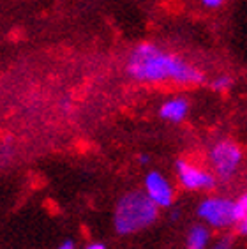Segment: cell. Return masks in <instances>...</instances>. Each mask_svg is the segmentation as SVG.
<instances>
[{"label":"cell","instance_id":"277c9868","mask_svg":"<svg viewBox=\"0 0 247 249\" xmlns=\"http://www.w3.org/2000/svg\"><path fill=\"white\" fill-rule=\"evenodd\" d=\"M198 217L212 230H226L237 225L235 200L226 196H207L198 205Z\"/></svg>","mask_w":247,"mask_h":249},{"label":"cell","instance_id":"5b68a950","mask_svg":"<svg viewBox=\"0 0 247 249\" xmlns=\"http://www.w3.org/2000/svg\"><path fill=\"white\" fill-rule=\"evenodd\" d=\"M176 180L182 189L194 193H209L214 191L217 186V177L212 170L193 163L189 159H178L175 163Z\"/></svg>","mask_w":247,"mask_h":249},{"label":"cell","instance_id":"8fae6325","mask_svg":"<svg viewBox=\"0 0 247 249\" xmlns=\"http://www.w3.org/2000/svg\"><path fill=\"white\" fill-rule=\"evenodd\" d=\"M209 249H233V242L228 237H223V239H219L215 244L210 246Z\"/></svg>","mask_w":247,"mask_h":249},{"label":"cell","instance_id":"9a60e30c","mask_svg":"<svg viewBox=\"0 0 247 249\" xmlns=\"http://www.w3.org/2000/svg\"><path fill=\"white\" fill-rule=\"evenodd\" d=\"M85 249H106V246L101 244V242H92V244L85 246Z\"/></svg>","mask_w":247,"mask_h":249},{"label":"cell","instance_id":"3957f363","mask_svg":"<svg viewBox=\"0 0 247 249\" xmlns=\"http://www.w3.org/2000/svg\"><path fill=\"white\" fill-rule=\"evenodd\" d=\"M242 149L233 140H219L210 147L209 161L212 172L221 180H231L242 164Z\"/></svg>","mask_w":247,"mask_h":249},{"label":"cell","instance_id":"7c38bea8","mask_svg":"<svg viewBox=\"0 0 247 249\" xmlns=\"http://www.w3.org/2000/svg\"><path fill=\"white\" fill-rule=\"evenodd\" d=\"M235 228H237V231L240 235H244V237H247V216L242 217V219L237 221V225H235Z\"/></svg>","mask_w":247,"mask_h":249},{"label":"cell","instance_id":"6da1fadb","mask_svg":"<svg viewBox=\"0 0 247 249\" xmlns=\"http://www.w3.org/2000/svg\"><path fill=\"white\" fill-rule=\"evenodd\" d=\"M127 74L140 83H173L180 87L201 85L205 72L184 57L154 43H141L127 58Z\"/></svg>","mask_w":247,"mask_h":249},{"label":"cell","instance_id":"9c48e42d","mask_svg":"<svg viewBox=\"0 0 247 249\" xmlns=\"http://www.w3.org/2000/svg\"><path fill=\"white\" fill-rule=\"evenodd\" d=\"M233 85V80L229 76H226V74H221V76H217L212 82V90L215 92H226L228 89H231Z\"/></svg>","mask_w":247,"mask_h":249},{"label":"cell","instance_id":"52a82bcc","mask_svg":"<svg viewBox=\"0 0 247 249\" xmlns=\"http://www.w3.org/2000/svg\"><path fill=\"white\" fill-rule=\"evenodd\" d=\"M187 113H189V101L185 97H170L159 108L161 119L166 120V122H173V124H178V122L185 120Z\"/></svg>","mask_w":247,"mask_h":249},{"label":"cell","instance_id":"ba28073f","mask_svg":"<svg viewBox=\"0 0 247 249\" xmlns=\"http://www.w3.org/2000/svg\"><path fill=\"white\" fill-rule=\"evenodd\" d=\"M210 226L205 223L193 225L185 235V248L187 249H209L210 248Z\"/></svg>","mask_w":247,"mask_h":249},{"label":"cell","instance_id":"2e32d148","mask_svg":"<svg viewBox=\"0 0 247 249\" xmlns=\"http://www.w3.org/2000/svg\"><path fill=\"white\" fill-rule=\"evenodd\" d=\"M140 163H141V164H147L148 163V156H140Z\"/></svg>","mask_w":247,"mask_h":249},{"label":"cell","instance_id":"4fadbf2b","mask_svg":"<svg viewBox=\"0 0 247 249\" xmlns=\"http://www.w3.org/2000/svg\"><path fill=\"white\" fill-rule=\"evenodd\" d=\"M201 4L205 7H209V9H217V7H221L224 4V0H201Z\"/></svg>","mask_w":247,"mask_h":249},{"label":"cell","instance_id":"8992f818","mask_svg":"<svg viewBox=\"0 0 247 249\" xmlns=\"http://www.w3.org/2000/svg\"><path fill=\"white\" fill-rule=\"evenodd\" d=\"M143 191L159 209H170L175 201V187L161 172H148L145 175Z\"/></svg>","mask_w":247,"mask_h":249},{"label":"cell","instance_id":"5bb4252c","mask_svg":"<svg viewBox=\"0 0 247 249\" xmlns=\"http://www.w3.org/2000/svg\"><path fill=\"white\" fill-rule=\"evenodd\" d=\"M57 249H74V242L72 240H64Z\"/></svg>","mask_w":247,"mask_h":249},{"label":"cell","instance_id":"30bf717a","mask_svg":"<svg viewBox=\"0 0 247 249\" xmlns=\"http://www.w3.org/2000/svg\"><path fill=\"white\" fill-rule=\"evenodd\" d=\"M235 212H237V221L247 216V193L240 195L235 200Z\"/></svg>","mask_w":247,"mask_h":249},{"label":"cell","instance_id":"7a4b0ae2","mask_svg":"<svg viewBox=\"0 0 247 249\" xmlns=\"http://www.w3.org/2000/svg\"><path fill=\"white\" fill-rule=\"evenodd\" d=\"M159 217V207L145 191H129L115 207L113 225L117 233L133 235L152 226Z\"/></svg>","mask_w":247,"mask_h":249}]
</instances>
